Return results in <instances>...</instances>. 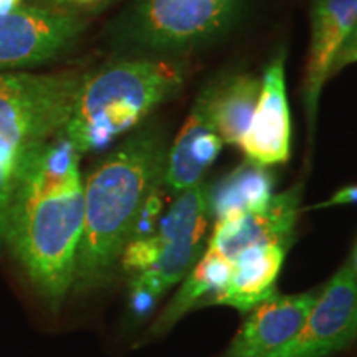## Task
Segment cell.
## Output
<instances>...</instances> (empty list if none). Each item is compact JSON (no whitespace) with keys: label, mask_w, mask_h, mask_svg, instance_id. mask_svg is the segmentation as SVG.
Returning a JSON list of instances; mask_svg holds the SVG:
<instances>
[{"label":"cell","mask_w":357,"mask_h":357,"mask_svg":"<svg viewBox=\"0 0 357 357\" xmlns=\"http://www.w3.org/2000/svg\"><path fill=\"white\" fill-rule=\"evenodd\" d=\"M79 153L65 136L22 160L3 242L26 278L53 310L73 287L84 222Z\"/></svg>","instance_id":"1"},{"label":"cell","mask_w":357,"mask_h":357,"mask_svg":"<svg viewBox=\"0 0 357 357\" xmlns=\"http://www.w3.org/2000/svg\"><path fill=\"white\" fill-rule=\"evenodd\" d=\"M166 136L142 129L116 147L83 184L84 222L73 287L89 291L108 283L160 184Z\"/></svg>","instance_id":"2"},{"label":"cell","mask_w":357,"mask_h":357,"mask_svg":"<svg viewBox=\"0 0 357 357\" xmlns=\"http://www.w3.org/2000/svg\"><path fill=\"white\" fill-rule=\"evenodd\" d=\"M184 68L162 60H129L84 75L61 136L82 153L102 149L137 126L184 84Z\"/></svg>","instance_id":"3"},{"label":"cell","mask_w":357,"mask_h":357,"mask_svg":"<svg viewBox=\"0 0 357 357\" xmlns=\"http://www.w3.org/2000/svg\"><path fill=\"white\" fill-rule=\"evenodd\" d=\"M84 75L0 73V154L24 159L63 132Z\"/></svg>","instance_id":"4"},{"label":"cell","mask_w":357,"mask_h":357,"mask_svg":"<svg viewBox=\"0 0 357 357\" xmlns=\"http://www.w3.org/2000/svg\"><path fill=\"white\" fill-rule=\"evenodd\" d=\"M242 0H139L132 30L137 42L181 50L215 37L234 20Z\"/></svg>","instance_id":"5"},{"label":"cell","mask_w":357,"mask_h":357,"mask_svg":"<svg viewBox=\"0 0 357 357\" xmlns=\"http://www.w3.org/2000/svg\"><path fill=\"white\" fill-rule=\"evenodd\" d=\"M357 337V275L346 263L312 303L300 333L273 357H329Z\"/></svg>","instance_id":"6"},{"label":"cell","mask_w":357,"mask_h":357,"mask_svg":"<svg viewBox=\"0 0 357 357\" xmlns=\"http://www.w3.org/2000/svg\"><path fill=\"white\" fill-rule=\"evenodd\" d=\"M84 29L78 13L48 6H22L0 17V70L35 66L65 52Z\"/></svg>","instance_id":"7"},{"label":"cell","mask_w":357,"mask_h":357,"mask_svg":"<svg viewBox=\"0 0 357 357\" xmlns=\"http://www.w3.org/2000/svg\"><path fill=\"white\" fill-rule=\"evenodd\" d=\"M301 187L273 195L265 208L218 218L207 248L234 261L243 250L280 243L289 247L300 213Z\"/></svg>","instance_id":"8"},{"label":"cell","mask_w":357,"mask_h":357,"mask_svg":"<svg viewBox=\"0 0 357 357\" xmlns=\"http://www.w3.org/2000/svg\"><path fill=\"white\" fill-rule=\"evenodd\" d=\"M240 147L248 160L261 166H273L289 159L291 119L284 79V53H280L266 66L255 113Z\"/></svg>","instance_id":"9"},{"label":"cell","mask_w":357,"mask_h":357,"mask_svg":"<svg viewBox=\"0 0 357 357\" xmlns=\"http://www.w3.org/2000/svg\"><path fill=\"white\" fill-rule=\"evenodd\" d=\"M316 293L271 294L253 307L225 357H273L300 333Z\"/></svg>","instance_id":"10"},{"label":"cell","mask_w":357,"mask_h":357,"mask_svg":"<svg viewBox=\"0 0 357 357\" xmlns=\"http://www.w3.org/2000/svg\"><path fill=\"white\" fill-rule=\"evenodd\" d=\"M357 24V0H314L311 10V43L305 77V106L311 131L318 101L334 61Z\"/></svg>","instance_id":"11"},{"label":"cell","mask_w":357,"mask_h":357,"mask_svg":"<svg viewBox=\"0 0 357 357\" xmlns=\"http://www.w3.org/2000/svg\"><path fill=\"white\" fill-rule=\"evenodd\" d=\"M222 146L223 141L208 111L207 89H204L167 151L164 185L181 192L200 184L205 171L220 154Z\"/></svg>","instance_id":"12"},{"label":"cell","mask_w":357,"mask_h":357,"mask_svg":"<svg viewBox=\"0 0 357 357\" xmlns=\"http://www.w3.org/2000/svg\"><path fill=\"white\" fill-rule=\"evenodd\" d=\"M287 245L265 243L243 250L231 265L229 281L208 305L235 307L250 312L275 294V283L283 266Z\"/></svg>","instance_id":"13"},{"label":"cell","mask_w":357,"mask_h":357,"mask_svg":"<svg viewBox=\"0 0 357 357\" xmlns=\"http://www.w3.org/2000/svg\"><path fill=\"white\" fill-rule=\"evenodd\" d=\"M202 250L204 236L160 242V252L153 265L132 275L131 303L134 310L146 312L174 284L184 280L202 257Z\"/></svg>","instance_id":"14"},{"label":"cell","mask_w":357,"mask_h":357,"mask_svg":"<svg viewBox=\"0 0 357 357\" xmlns=\"http://www.w3.org/2000/svg\"><path fill=\"white\" fill-rule=\"evenodd\" d=\"M260 89L261 82L252 75H238L207 88L208 111L225 144L240 146L252 123Z\"/></svg>","instance_id":"15"},{"label":"cell","mask_w":357,"mask_h":357,"mask_svg":"<svg viewBox=\"0 0 357 357\" xmlns=\"http://www.w3.org/2000/svg\"><path fill=\"white\" fill-rule=\"evenodd\" d=\"M273 197V176L266 166L245 160L208 189V212L218 218L258 212Z\"/></svg>","instance_id":"16"},{"label":"cell","mask_w":357,"mask_h":357,"mask_svg":"<svg viewBox=\"0 0 357 357\" xmlns=\"http://www.w3.org/2000/svg\"><path fill=\"white\" fill-rule=\"evenodd\" d=\"M231 265L234 261L220 253L213 252L211 248L205 250L204 255L182 280L176 296L155 319L153 329H151L153 334L167 333L187 311L199 306L204 298H207V303L211 301L229 281Z\"/></svg>","instance_id":"17"},{"label":"cell","mask_w":357,"mask_h":357,"mask_svg":"<svg viewBox=\"0 0 357 357\" xmlns=\"http://www.w3.org/2000/svg\"><path fill=\"white\" fill-rule=\"evenodd\" d=\"M24 159L8 158V155L0 154V238H3L7 215L8 211H10L13 192H15L22 160Z\"/></svg>","instance_id":"18"},{"label":"cell","mask_w":357,"mask_h":357,"mask_svg":"<svg viewBox=\"0 0 357 357\" xmlns=\"http://www.w3.org/2000/svg\"><path fill=\"white\" fill-rule=\"evenodd\" d=\"M344 204H357V185H349L341 189L333 195L331 199L326 200L323 204L314 205V208L333 207V205H344Z\"/></svg>","instance_id":"19"},{"label":"cell","mask_w":357,"mask_h":357,"mask_svg":"<svg viewBox=\"0 0 357 357\" xmlns=\"http://www.w3.org/2000/svg\"><path fill=\"white\" fill-rule=\"evenodd\" d=\"M357 52V24L354 25V29L351 30L349 37H347L344 47H342V50L339 52V55L336 58V61H334V66H333V71L337 70L339 66L342 65H347L349 63L351 56L354 55V53Z\"/></svg>","instance_id":"20"},{"label":"cell","mask_w":357,"mask_h":357,"mask_svg":"<svg viewBox=\"0 0 357 357\" xmlns=\"http://www.w3.org/2000/svg\"><path fill=\"white\" fill-rule=\"evenodd\" d=\"M96 2H102V0H45V6L48 7H58V8H68L71 7H84V6H93Z\"/></svg>","instance_id":"21"},{"label":"cell","mask_w":357,"mask_h":357,"mask_svg":"<svg viewBox=\"0 0 357 357\" xmlns=\"http://www.w3.org/2000/svg\"><path fill=\"white\" fill-rule=\"evenodd\" d=\"M22 7V0H0V17L19 10Z\"/></svg>","instance_id":"22"},{"label":"cell","mask_w":357,"mask_h":357,"mask_svg":"<svg viewBox=\"0 0 357 357\" xmlns=\"http://www.w3.org/2000/svg\"><path fill=\"white\" fill-rule=\"evenodd\" d=\"M352 266H354V271H356V275H357V245H356V248H354V257H352Z\"/></svg>","instance_id":"23"},{"label":"cell","mask_w":357,"mask_h":357,"mask_svg":"<svg viewBox=\"0 0 357 357\" xmlns=\"http://www.w3.org/2000/svg\"><path fill=\"white\" fill-rule=\"evenodd\" d=\"M106 2H109V0H102V3H106Z\"/></svg>","instance_id":"24"}]
</instances>
